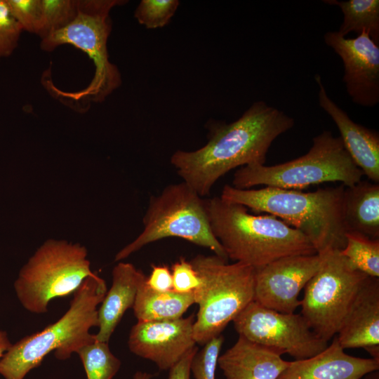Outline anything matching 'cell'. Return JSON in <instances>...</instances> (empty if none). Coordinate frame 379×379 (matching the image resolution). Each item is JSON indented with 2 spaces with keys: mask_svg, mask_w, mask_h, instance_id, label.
Returning <instances> with one entry per match:
<instances>
[{
  "mask_svg": "<svg viewBox=\"0 0 379 379\" xmlns=\"http://www.w3.org/2000/svg\"><path fill=\"white\" fill-rule=\"evenodd\" d=\"M241 336L253 343L288 354L295 360L312 357L328 345L300 314L281 313L251 302L232 321Z\"/></svg>",
  "mask_w": 379,
  "mask_h": 379,
  "instance_id": "8fae6325",
  "label": "cell"
},
{
  "mask_svg": "<svg viewBox=\"0 0 379 379\" xmlns=\"http://www.w3.org/2000/svg\"><path fill=\"white\" fill-rule=\"evenodd\" d=\"M179 5L178 0H142L135 10L134 17L147 29L161 28L169 23Z\"/></svg>",
  "mask_w": 379,
  "mask_h": 379,
  "instance_id": "484cf974",
  "label": "cell"
},
{
  "mask_svg": "<svg viewBox=\"0 0 379 379\" xmlns=\"http://www.w3.org/2000/svg\"><path fill=\"white\" fill-rule=\"evenodd\" d=\"M345 187L341 184L304 192L273 187L242 190L226 185L220 197L279 218L303 233L318 254H324L331 250L341 251L346 244L343 220Z\"/></svg>",
  "mask_w": 379,
  "mask_h": 379,
  "instance_id": "7a4b0ae2",
  "label": "cell"
},
{
  "mask_svg": "<svg viewBox=\"0 0 379 379\" xmlns=\"http://www.w3.org/2000/svg\"><path fill=\"white\" fill-rule=\"evenodd\" d=\"M173 290L181 293H193L199 285V276L190 261L181 258L171 267Z\"/></svg>",
  "mask_w": 379,
  "mask_h": 379,
  "instance_id": "f546056e",
  "label": "cell"
},
{
  "mask_svg": "<svg viewBox=\"0 0 379 379\" xmlns=\"http://www.w3.org/2000/svg\"><path fill=\"white\" fill-rule=\"evenodd\" d=\"M153 375L142 372V371H138L135 373L133 376V379H151L152 378Z\"/></svg>",
  "mask_w": 379,
  "mask_h": 379,
  "instance_id": "e575fe53",
  "label": "cell"
},
{
  "mask_svg": "<svg viewBox=\"0 0 379 379\" xmlns=\"http://www.w3.org/2000/svg\"><path fill=\"white\" fill-rule=\"evenodd\" d=\"M42 25L39 36L43 39L66 27L77 16L79 0H41Z\"/></svg>",
  "mask_w": 379,
  "mask_h": 379,
  "instance_id": "d4e9b609",
  "label": "cell"
},
{
  "mask_svg": "<svg viewBox=\"0 0 379 379\" xmlns=\"http://www.w3.org/2000/svg\"><path fill=\"white\" fill-rule=\"evenodd\" d=\"M87 379H112L121 367V361L111 352L108 343L95 340L77 352Z\"/></svg>",
  "mask_w": 379,
  "mask_h": 379,
  "instance_id": "cb8c5ba5",
  "label": "cell"
},
{
  "mask_svg": "<svg viewBox=\"0 0 379 379\" xmlns=\"http://www.w3.org/2000/svg\"><path fill=\"white\" fill-rule=\"evenodd\" d=\"M22 32L11 15L6 0H0V58L8 57L14 52Z\"/></svg>",
  "mask_w": 379,
  "mask_h": 379,
  "instance_id": "f1b7e54d",
  "label": "cell"
},
{
  "mask_svg": "<svg viewBox=\"0 0 379 379\" xmlns=\"http://www.w3.org/2000/svg\"><path fill=\"white\" fill-rule=\"evenodd\" d=\"M343 220L346 232L379 239V184L361 180L345 187Z\"/></svg>",
  "mask_w": 379,
  "mask_h": 379,
  "instance_id": "ffe728a7",
  "label": "cell"
},
{
  "mask_svg": "<svg viewBox=\"0 0 379 379\" xmlns=\"http://www.w3.org/2000/svg\"><path fill=\"white\" fill-rule=\"evenodd\" d=\"M371 356V358L379 361V345L371 346L365 349Z\"/></svg>",
  "mask_w": 379,
  "mask_h": 379,
  "instance_id": "836d02e7",
  "label": "cell"
},
{
  "mask_svg": "<svg viewBox=\"0 0 379 379\" xmlns=\"http://www.w3.org/2000/svg\"><path fill=\"white\" fill-rule=\"evenodd\" d=\"M326 4L338 6L343 20L337 31L341 36L354 32L359 35L367 32L376 44L379 45V1L378 0H325Z\"/></svg>",
  "mask_w": 379,
  "mask_h": 379,
  "instance_id": "7402d4cb",
  "label": "cell"
},
{
  "mask_svg": "<svg viewBox=\"0 0 379 379\" xmlns=\"http://www.w3.org/2000/svg\"><path fill=\"white\" fill-rule=\"evenodd\" d=\"M146 284L157 291H167L173 289L172 274L170 269L165 265L152 267L150 275L146 278Z\"/></svg>",
  "mask_w": 379,
  "mask_h": 379,
  "instance_id": "4dcf8cb0",
  "label": "cell"
},
{
  "mask_svg": "<svg viewBox=\"0 0 379 379\" xmlns=\"http://www.w3.org/2000/svg\"><path fill=\"white\" fill-rule=\"evenodd\" d=\"M223 342L224 338L220 335L204 345L200 352L197 351L191 364V372L195 379H215L218 359Z\"/></svg>",
  "mask_w": 379,
  "mask_h": 379,
  "instance_id": "83f0119b",
  "label": "cell"
},
{
  "mask_svg": "<svg viewBox=\"0 0 379 379\" xmlns=\"http://www.w3.org/2000/svg\"><path fill=\"white\" fill-rule=\"evenodd\" d=\"M324 39L343 61V81L352 101L362 107L375 106L379 102V45L365 31L352 39L329 31Z\"/></svg>",
  "mask_w": 379,
  "mask_h": 379,
  "instance_id": "4fadbf2b",
  "label": "cell"
},
{
  "mask_svg": "<svg viewBox=\"0 0 379 379\" xmlns=\"http://www.w3.org/2000/svg\"><path fill=\"white\" fill-rule=\"evenodd\" d=\"M363 379H379L378 371H373L364 375Z\"/></svg>",
  "mask_w": 379,
  "mask_h": 379,
  "instance_id": "d590c367",
  "label": "cell"
},
{
  "mask_svg": "<svg viewBox=\"0 0 379 379\" xmlns=\"http://www.w3.org/2000/svg\"><path fill=\"white\" fill-rule=\"evenodd\" d=\"M190 262L199 278L193 291L199 305L193 335L196 343L205 345L254 300L255 269L215 254L196 255Z\"/></svg>",
  "mask_w": 379,
  "mask_h": 379,
  "instance_id": "8992f818",
  "label": "cell"
},
{
  "mask_svg": "<svg viewBox=\"0 0 379 379\" xmlns=\"http://www.w3.org/2000/svg\"><path fill=\"white\" fill-rule=\"evenodd\" d=\"M336 337L344 350L379 345L378 278H367L356 295Z\"/></svg>",
  "mask_w": 379,
  "mask_h": 379,
  "instance_id": "e0dca14e",
  "label": "cell"
},
{
  "mask_svg": "<svg viewBox=\"0 0 379 379\" xmlns=\"http://www.w3.org/2000/svg\"><path fill=\"white\" fill-rule=\"evenodd\" d=\"M6 3L23 31L39 35L42 25L41 0H6Z\"/></svg>",
  "mask_w": 379,
  "mask_h": 379,
  "instance_id": "4316f807",
  "label": "cell"
},
{
  "mask_svg": "<svg viewBox=\"0 0 379 379\" xmlns=\"http://www.w3.org/2000/svg\"><path fill=\"white\" fill-rule=\"evenodd\" d=\"M142 223V232L116 254L115 261L166 237L181 238L228 260L212 232L205 199L183 181L169 185L158 195L152 196Z\"/></svg>",
  "mask_w": 379,
  "mask_h": 379,
  "instance_id": "ba28073f",
  "label": "cell"
},
{
  "mask_svg": "<svg viewBox=\"0 0 379 379\" xmlns=\"http://www.w3.org/2000/svg\"><path fill=\"white\" fill-rule=\"evenodd\" d=\"M194 317L165 321H138L131 329V352L149 359L161 371H168L196 347Z\"/></svg>",
  "mask_w": 379,
  "mask_h": 379,
  "instance_id": "5bb4252c",
  "label": "cell"
},
{
  "mask_svg": "<svg viewBox=\"0 0 379 379\" xmlns=\"http://www.w3.org/2000/svg\"><path fill=\"white\" fill-rule=\"evenodd\" d=\"M94 274L84 246L50 239L21 267L13 287L26 310L44 314L52 300L74 294Z\"/></svg>",
  "mask_w": 379,
  "mask_h": 379,
  "instance_id": "52a82bcc",
  "label": "cell"
},
{
  "mask_svg": "<svg viewBox=\"0 0 379 379\" xmlns=\"http://www.w3.org/2000/svg\"><path fill=\"white\" fill-rule=\"evenodd\" d=\"M346 244L340 251L350 263L368 277H379V239L347 232Z\"/></svg>",
  "mask_w": 379,
  "mask_h": 379,
  "instance_id": "603a6c76",
  "label": "cell"
},
{
  "mask_svg": "<svg viewBox=\"0 0 379 379\" xmlns=\"http://www.w3.org/2000/svg\"><path fill=\"white\" fill-rule=\"evenodd\" d=\"M146 276L133 264L119 262L112 270V284L98 308L95 340L108 343L127 310L132 308Z\"/></svg>",
  "mask_w": 379,
  "mask_h": 379,
  "instance_id": "d6986e66",
  "label": "cell"
},
{
  "mask_svg": "<svg viewBox=\"0 0 379 379\" xmlns=\"http://www.w3.org/2000/svg\"><path fill=\"white\" fill-rule=\"evenodd\" d=\"M294 123L283 111L259 100L237 120L211 125L205 145L194 151L178 149L170 161L183 182L202 197L230 171L265 164L273 141Z\"/></svg>",
  "mask_w": 379,
  "mask_h": 379,
  "instance_id": "6da1fadb",
  "label": "cell"
},
{
  "mask_svg": "<svg viewBox=\"0 0 379 379\" xmlns=\"http://www.w3.org/2000/svg\"><path fill=\"white\" fill-rule=\"evenodd\" d=\"M213 235L228 259L255 269L281 258L317 253L300 231L274 215H254L247 208L215 197L205 199Z\"/></svg>",
  "mask_w": 379,
  "mask_h": 379,
  "instance_id": "3957f363",
  "label": "cell"
},
{
  "mask_svg": "<svg viewBox=\"0 0 379 379\" xmlns=\"http://www.w3.org/2000/svg\"><path fill=\"white\" fill-rule=\"evenodd\" d=\"M194 347L181 360L171 368L168 379H190L192 361L197 352Z\"/></svg>",
  "mask_w": 379,
  "mask_h": 379,
  "instance_id": "1f68e13d",
  "label": "cell"
},
{
  "mask_svg": "<svg viewBox=\"0 0 379 379\" xmlns=\"http://www.w3.org/2000/svg\"><path fill=\"white\" fill-rule=\"evenodd\" d=\"M107 291L105 281L98 274L87 277L59 319L11 345L0 358V375L4 379H24L51 352L56 359L66 360L95 341L90 329L98 326V306Z\"/></svg>",
  "mask_w": 379,
  "mask_h": 379,
  "instance_id": "277c9868",
  "label": "cell"
},
{
  "mask_svg": "<svg viewBox=\"0 0 379 379\" xmlns=\"http://www.w3.org/2000/svg\"><path fill=\"white\" fill-rule=\"evenodd\" d=\"M278 351L241 336L218 359L226 379H277L289 361Z\"/></svg>",
  "mask_w": 379,
  "mask_h": 379,
  "instance_id": "ac0fdd59",
  "label": "cell"
},
{
  "mask_svg": "<svg viewBox=\"0 0 379 379\" xmlns=\"http://www.w3.org/2000/svg\"><path fill=\"white\" fill-rule=\"evenodd\" d=\"M379 361L350 356L335 335L319 354L305 359L289 361L277 379H362L378 371Z\"/></svg>",
  "mask_w": 379,
  "mask_h": 379,
  "instance_id": "2e32d148",
  "label": "cell"
},
{
  "mask_svg": "<svg viewBox=\"0 0 379 379\" xmlns=\"http://www.w3.org/2000/svg\"><path fill=\"white\" fill-rule=\"evenodd\" d=\"M127 3L123 0H79L78 13L66 27L41 39V48L52 51L70 44L84 51L93 61L95 73L86 88L65 93L76 100L102 102L121 84L117 67L109 60L107 40L112 31L110 12Z\"/></svg>",
  "mask_w": 379,
  "mask_h": 379,
  "instance_id": "9c48e42d",
  "label": "cell"
},
{
  "mask_svg": "<svg viewBox=\"0 0 379 379\" xmlns=\"http://www.w3.org/2000/svg\"><path fill=\"white\" fill-rule=\"evenodd\" d=\"M319 87V106L330 116L340 133L344 147L356 165L371 181L379 182V133L355 123L328 95L319 74L314 76Z\"/></svg>",
  "mask_w": 379,
  "mask_h": 379,
  "instance_id": "9a60e30c",
  "label": "cell"
},
{
  "mask_svg": "<svg viewBox=\"0 0 379 379\" xmlns=\"http://www.w3.org/2000/svg\"><path fill=\"white\" fill-rule=\"evenodd\" d=\"M145 281L140 286L132 307L138 321L177 319L194 303L193 293H181L173 289L157 291L148 287Z\"/></svg>",
  "mask_w": 379,
  "mask_h": 379,
  "instance_id": "44dd1931",
  "label": "cell"
},
{
  "mask_svg": "<svg viewBox=\"0 0 379 379\" xmlns=\"http://www.w3.org/2000/svg\"><path fill=\"white\" fill-rule=\"evenodd\" d=\"M363 175L340 138L324 131L313 138L310 150L297 159L274 166L241 167L234 174L232 186L246 190L262 185L301 190L323 182H340L349 187L360 181Z\"/></svg>",
  "mask_w": 379,
  "mask_h": 379,
  "instance_id": "5b68a950",
  "label": "cell"
},
{
  "mask_svg": "<svg viewBox=\"0 0 379 379\" xmlns=\"http://www.w3.org/2000/svg\"><path fill=\"white\" fill-rule=\"evenodd\" d=\"M321 255H295L255 269L254 301L286 314L300 306V291L319 270Z\"/></svg>",
  "mask_w": 379,
  "mask_h": 379,
  "instance_id": "7c38bea8",
  "label": "cell"
},
{
  "mask_svg": "<svg viewBox=\"0 0 379 379\" xmlns=\"http://www.w3.org/2000/svg\"><path fill=\"white\" fill-rule=\"evenodd\" d=\"M12 343H11L8 333L1 330L0 331V358L11 347Z\"/></svg>",
  "mask_w": 379,
  "mask_h": 379,
  "instance_id": "d6a6232c",
  "label": "cell"
},
{
  "mask_svg": "<svg viewBox=\"0 0 379 379\" xmlns=\"http://www.w3.org/2000/svg\"><path fill=\"white\" fill-rule=\"evenodd\" d=\"M319 255L322 263L304 288L300 314L319 337L328 342L338 333L368 276L357 270L340 250Z\"/></svg>",
  "mask_w": 379,
  "mask_h": 379,
  "instance_id": "30bf717a",
  "label": "cell"
}]
</instances>
